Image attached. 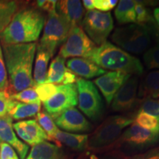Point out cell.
Segmentation results:
<instances>
[{
  "label": "cell",
  "mask_w": 159,
  "mask_h": 159,
  "mask_svg": "<svg viewBox=\"0 0 159 159\" xmlns=\"http://www.w3.org/2000/svg\"><path fill=\"white\" fill-rule=\"evenodd\" d=\"M36 47L35 42L2 45L9 78V93L13 91L15 94L35 85L33 78V65Z\"/></svg>",
  "instance_id": "cell-1"
},
{
  "label": "cell",
  "mask_w": 159,
  "mask_h": 159,
  "mask_svg": "<svg viewBox=\"0 0 159 159\" xmlns=\"http://www.w3.org/2000/svg\"><path fill=\"white\" fill-rule=\"evenodd\" d=\"M44 24V16L38 10H21L0 33V41L2 45L34 43L39 39Z\"/></svg>",
  "instance_id": "cell-2"
},
{
  "label": "cell",
  "mask_w": 159,
  "mask_h": 159,
  "mask_svg": "<svg viewBox=\"0 0 159 159\" xmlns=\"http://www.w3.org/2000/svg\"><path fill=\"white\" fill-rule=\"evenodd\" d=\"M87 59L102 69L112 71H121L131 75H140L144 71L138 58L107 41L95 47Z\"/></svg>",
  "instance_id": "cell-3"
},
{
  "label": "cell",
  "mask_w": 159,
  "mask_h": 159,
  "mask_svg": "<svg viewBox=\"0 0 159 159\" xmlns=\"http://www.w3.org/2000/svg\"><path fill=\"white\" fill-rule=\"evenodd\" d=\"M134 121V118L119 115L108 117L89 136L88 149L99 150L114 144L123 130L132 125Z\"/></svg>",
  "instance_id": "cell-4"
},
{
  "label": "cell",
  "mask_w": 159,
  "mask_h": 159,
  "mask_svg": "<svg viewBox=\"0 0 159 159\" xmlns=\"http://www.w3.org/2000/svg\"><path fill=\"white\" fill-rule=\"evenodd\" d=\"M111 40L123 49L134 54L144 52L151 43L149 29L137 24L116 28L111 35Z\"/></svg>",
  "instance_id": "cell-5"
},
{
  "label": "cell",
  "mask_w": 159,
  "mask_h": 159,
  "mask_svg": "<svg viewBox=\"0 0 159 159\" xmlns=\"http://www.w3.org/2000/svg\"><path fill=\"white\" fill-rule=\"evenodd\" d=\"M43 27V35L39 45L47 49L52 57L56 49L66 42L72 25L55 11L49 13Z\"/></svg>",
  "instance_id": "cell-6"
},
{
  "label": "cell",
  "mask_w": 159,
  "mask_h": 159,
  "mask_svg": "<svg viewBox=\"0 0 159 159\" xmlns=\"http://www.w3.org/2000/svg\"><path fill=\"white\" fill-rule=\"evenodd\" d=\"M76 86L80 110L91 120H99L102 114L103 104L94 83L83 78H77Z\"/></svg>",
  "instance_id": "cell-7"
},
{
  "label": "cell",
  "mask_w": 159,
  "mask_h": 159,
  "mask_svg": "<svg viewBox=\"0 0 159 159\" xmlns=\"http://www.w3.org/2000/svg\"><path fill=\"white\" fill-rule=\"evenodd\" d=\"M81 25L89 39L95 44H102L114 29V20L110 12H101L97 10L85 13Z\"/></svg>",
  "instance_id": "cell-8"
},
{
  "label": "cell",
  "mask_w": 159,
  "mask_h": 159,
  "mask_svg": "<svg viewBox=\"0 0 159 159\" xmlns=\"http://www.w3.org/2000/svg\"><path fill=\"white\" fill-rule=\"evenodd\" d=\"M96 47L80 26H72L66 42L60 49V56L66 57H83L87 58Z\"/></svg>",
  "instance_id": "cell-9"
},
{
  "label": "cell",
  "mask_w": 159,
  "mask_h": 159,
  "mask_svg": "<svg viewBox=\"0 0 159 159\" xmlns=\"http://www.w3.org/2000/svg\"><path fill=\"white\" fill-rule=\"evenodd\" d=\"M159 142V132H152L133 123L115 142L117 146L124 145L129 149L140 151Z\"/></svg>",
  "instance_id": "cell-10"
},
{
  "label": "cell",
  "mask_w": 159,
  "mask_h": 159,
  "mask_svg": "<svg viewBox=\"0 0 159 159\" xmlns=\"http://www.w3.org/2000/svg\"><path fill=\"white\" fill-rule=\"evenodd\" d=\"M43 105L46 112L53 119L65 111L75 108L77 105L76 84L58 85L57 92Z\"/></svg>",
  "instance_id": "cell-11"
},
{
  "label": "cell",
  "mask_w": 159,
  "mask_h": 159,
  "mask_svg": "<svg viewBox=\"0 0 159 159\" xmlns=\"http://www.w3.org/2000/svg\"><path fill=\"white\" fill-rule=\"evenodd\" d=\"M138 87V76L130 75L115 94L111 105L113 111L116 112H125L134 108L137 102Z\"/></svg>",
  "instance_id": "cell-12"
},
{
  "label": "cell",
  "mask_w": 159,
  "mask_h": 159,
  "mask_svg": "<svg viewBox=\"0 0 159 159\" xmlns=\"http://www.w3.org/2000/svg\"><path fill=\"white\" fill-rule=\"evenodd\" d=\"M54 119L57 127L67 133L89 132L93 128V125L76 108L65 111Z\"/></svg>",
  "instance_id": "cell-13"
},
{
  "label": "cell",
  "mask_w": 159,
  "mask_h": 159,
  "mask_svg": "<svg viewBox=\"0 0 159 159\" xmlns=\"http://www.w3.org/2000/svg\"><path fill=\"white\" fill-rule=\"evenodd\" d=\"M131 75L121 71H108L98 77L94 80V83L98 87L109 105L112 102L115 94Z\"/></svg>",
  "instance_id": "cell-14"
},
{
  "label": "cell",
  "mask_w": 159,
  "mask_h": 159,
  "mask_svg": "<svg viewBox=\"0 0 159 159\" xmlns=\"http://www.w3.org/2000/svg\"><path fill=\"white\" fill-rule=\"evenodd\" d=\"M13 128L24 142L33 147L49 140L47 134L35 119L16 122L13 125Z\"/></svg>",
  "instance_id": "cell-15"
},
{
  "label": "cell",
  "mask_w": 159,
  "mask_h": 159,
  "mask_svg": "<svg viewBox=\"0 0 159 159\" xmlns=\"http://www.w3.org/2000/svg\"><path fill=\"white\" fill-rule=\"evenodd\" d=\"M8 144L16 151L20 159H25L29 146L21 142L16 135L13 128V119L8 115L0 118V143Z\"/></svg>",
  "instance_id": "cell-16"
},
{
  "label": "cell",
  "mask_w": 159,
  "mask_h": 159,
  "mask_svg": "<svg viewBox=\"0 0 159 159\" xmlns=\"http://www.w3.org/2000/svg\"><path fill=\"white\" fill-rule=\"evenodd\" d=\"M66 65L68 69L75 75L83 77V79L100 77L107 72L90 60L83 57H72L67 61Z\"/></svg>",
  "instance_id": "cell-17"
},
{
  "label": "cell",
  "mask_w": 159,
  "mask_h": 159,
  "mask_svg": "<svg viewBox=\"0 0 159 159\" xmlns=\"http://www.w3.org/2000/svg\"><path fill=\"white\" fill-rule=\"evenodd\" d=\"M56 11L66 19L72 26H80L84 17V8L79 0L57 1Z\"/></svg>",
  "instance_id": "cell-18"
},
{
  "label": "cell",
  "mask_w": 159,
  "mask_h": 159,
  "mask_svg": "<svg viewBox=\"0 0 159 159\" xmlns=\"http://www.w3.org/2000/svg\"><path fill=\"white\" fill-rule=\"evenodd\" d=\"M25 159H69V157L59 146L45 141L33 146Z\"/></svg>",
  "instance_id": "cell-19"
},
{
  "label": "cell",
  "mask_w": 159,
  "mask_h": 159,
  "mask_svg": "<svg viewBox=\"0 0 159 159\" xmlns=\"http://www.w3.org/2000/svg\"><path fill=\"white\" fill-rule=\"evenodd\" d=\"M50 140L63 144L72 150L82 152L88 149L89 135L75 134L58 130Z\"/></svg>",
  "instance_id": "cell-20"
},
{
  "label": "cell",
  "mask_w": 159,
  "mask_h": 159,
  "mask_svg": "<svg viewBox=\"0 0 159 159\" xmlns=\"http://www.w3.org/2000/svg\"><path fill=\"white\" fill-rule=\"evenodd\" d=\"M51 55L47 49L38 44L36 47V56L35 61L33 80L36 85L45 83L48 71V63Z\"/></svg>",
  "instance_id": "cell-21"
},
{
  "label": "cell",
  "mask_w": 159,
  "mask_h": 159,
  "mask_svg": "<svg viewBox=\"0 0 159 159\" xmlns=\"http://www.w3.org/2000/svg\"><path fill=\"white\" fill-rule=\"evenodd\" d=\"M138 97L142 99L159 98V70L147 75L139 86Z\"/></svg>",
  "instance_id": "cell-22"
},
{
  "label": "cell",
  "mask_w": 159,
  "mask_h": 159,
  "mask_svg": "<svg viewBox=\"0 0 159 159\" xmlns=\"http://www.w3.org/2000/svg\"><path fill=\"white\" fill-rule=\"evenodd\" d=\"M134 0H121L115 9V17L121 25L128 23L136 24V12Z\"/></svg>",
  "instance_id": "cell-23"
},
{
  "label": "cell",
  "mask_w": 159,
  "mask_h": 159,
  "mask_svg": "<svg viewBox=\"0 0 159 159\" xmlns=\"http://www.w3.org/2000/svg\"><path fill=\"white\" fill-rule=\"evenodd\" d=\"M67 69H68L65 66V59L57 55L52 60L49 66L45 83L62 85Z\"/></svg>",
  "instance_id": "cell-24"
},
{
  "label": "cell",
  "mask_w": 159,
  "mask_h": 159,
  "mask_svg": "<svg viewBox=\"0 0 159 159\" xmlns=\"http://www.w3.org/2000/svg\"><path fill=\"white\" fill-rule=\"evenodd\" d=\"M41 102L40 103H22L16 101L14 106L9 111L8 116L12 119L20 120L28 117L34 116L40 112Z\"/></svg>",
  "instance_id": "cell-25"
},
{
  "label": "cell",
  "mask_w": 159,
  "mask_h": 159,
  "mask_svg": "<svg viewBox=\"0 0 159 159\" xmlns=\"http://www.w3.org/2000/svg\"><path fill=\"white\" fill-rule=\"evenodd\" d=\"M17 10V2L0 1V33L11 23Z\"/></svg>",
  "instance_id": "cell-26"
},
{
  "label": "cell",
  "mask_w": 159,
  "mask_h": 159,
  "mask_svg": "<svg viewBox=\"0 0 159 159\" xmlns=\"http://www.w3.org/2000/svg\"><path fill=\"white\" fill-rule=\"evenodd\" d=\"M134 123L152 132H159V118L142 112H138Z\"/></svg>",
  "instance_id": "cell-27"
},
{
  "label": "cell",
  "mask_w": 159,
  "mask_h": 159,
  "mask_svg": "<svg viewBox=\"0 0 159 159\" xmlns=\"http://www.w3.org/2000/svg\"><path fill=\"white\" fill-rule=\"evenodd\" d=\"M36 116L38 123L47 134L49 140H50L59 130L57 125H55L54 120L50 115H49L46 111H40L38 113Z\"/></svg>",
  "instance_id": "cell-28"
},
{
  "label": "cell",
  "mask_w": 159,
  "mask_h": 159,
  "mask_svg": "<svg viewBox=\"0 0 159 159\" xmlns=\"http://www.w3.org/2000/svg\"><path fill=\"white\" fill-rule=\"evenodd\" d=\"M10 98L13 100L22 103H40L39 96H38L36 91L34 87H31L25 90L20 91V92L11 94Z\"/></svg>",
  "instance_id": "cell-29"
},
{
  "label": "cell",
  "mask_w": 159,
  "mask_h": 159,
  "mask_svg": "<svg viewBox=\"0 0 159 159\" xmlns=\"http://www.w3.org/2000/svg\"><path fill=\"white\" fill-rule=\"evenodd\" d=\"M143 60L148 69H159V41L157 44L145 52Z\"/></svg>",
  "instance_id": "cell-30"
},
{
  "label": "cell",
  "mask_w": 159,
  "mask_h": 159,
  "mask_svg": "<svg viewBox=\"0 0 159 159\" xmlns=\"http://www.w3.org/2000/svg\"><path fill=\"white\" fill-rule=\"evenodd\" d=\"M135 12H136V24L137 25L145 26L146 24L149 22H155L153 18L150 15V11L142 2L136 1Z\"/></svg>",
  "instance_id": "cell-31"
},
{
  "label": "cell",
  "mask_w": 159,
  "mask_h": 159,
  "mask_svg": "<svg viewBox=\"0 0 159 159\" xmlns=\"http://www.w3.org/2000/svg\"><path fill=\"white\" fill-rule=\"evenodd\" d=\"M58 85L52 83H43V84L35 85L34 88L39 96L41 102H44L57 92Z\"/></svg>",
  "instance_id": "cell-32"
},
{
  "label": "cell",
  "mask_w": 159,
  "mask_h": 159,
  "mask_svg": "<svg viewBox=\"0 0 159 159\" xmlns=\"http://www.w3.org/2000/svg\"><path fill=\"white\" fill-rule=\"evenodd\" d=\"M139 112L145 113L159 118V98H146L142 99Z\"/></svg>",
  "instance_id": "cell-33"
},
{
  "label": "cell",
  "mask_w": 159,
  "mask_h": 159,
  "mask_svg": "<svg viewBox=\"0 0 159 159\" xmlns=\"http://www.w3.org/2000/svg\"><path fill=\"white\" fill-rule=\"evenodd\" d=\"M11 94L8 89L0 91V118L7 116L9 111L14 106L16 100L10 98Z\"/></svg>",
  "instance_id": "cell-34"
},
{
  "label": "cell",
  "mask_w": 159,
  "mask_h": 159,
  "mask_svg": "<svg viewBox=\"0 0 159 159\" xmlns=\"http://www.w3.org/2000/svg\"><path fill=\"white\" fill-rule=\"evenodd\" d=\"M8 84L7 72L5 66V59H4L2 48L0 44V91L7 90L9 86Z\"/></svg>",
  "instance_id": "cell-35"
},
{
  "label": "cell",
  "mask_w": 159,
  "mask_h": 159,
  "mask_svg": "<svg viewBox=\"0 0 159 159\" xmlns=\"http://www.w3.org/2000/svg\"><path fill=\"white\" fill-rule=\"evenodd\" d=\"M93 2L94 8L104 13L114 9V7L119 2L117 0H93Z\"/></svg>",
  "instance_id": "cell-36"
},
{
  "label": "cell",
  "mask_w": 159,
  "mask_h": 159,
  "mask_svg": "<svg viewBox=\"0 0 159 159\" xmlns=\"http://www.w3.org/2000/svg\"><path fill=\"white\" fill-rule=\"evenodd\" d=\"M0 159H19L14 149L7 143H0Z\"/></svg>",
  "instance_id": "cell-37"
},
{
  "label": "cell",
  "mask_w": 159,
  "mask_h": 159,
  "mask_svg": "<svg viewBox=\"0 0 159 159\" xmlns=\"http://www.w3.org/2000/svg\"><path fill=\"white\" fill-rule=\"evenodd\" d=\"M125 159H159V146L149 150L143 153L127 157Z\"/></svg>",
  "instance_id": "cell-38"
},
{
  "label": "cell",
  "mask_w": 159,
  "mask_h": 159,
  "mask_svg": "<svg viewBox=\"0 0 159 159\" xmlns=\"http://www.w3.org/2000/svg\"><path fill=\"white\" fill-rule=\"evenodd\" d=\"M56 3L57 1L53 0H40L36 2L38 7L48 12V13L56 11Z\"/></svg>",
  "instance_id": "cell-39"
},
{
  "label": "cell",
  "mask_w": 159,
  "mask_h": 159,
  "mask_svg": "<svg viewBox=\"0 0 159 159\" xmlns=\"http://www.w3.org/2000/svg\"><path fill=\"white\" fill-rule=\"evenodd\" d=\"M68 69V68H67ZM77 77L72 71H71L69 69H67L66 72L64 79L62 83V85H69V84H75L77 81Z\"/></svg>",
  "instance_id": "cell-40"
},
{
  "label": "cell",
  "mask_w": 159,
  "mask_h": 159,
  "mask_svg": "<svg viewBox=\"0 0 159 159\" xmlns=\"http://www.w3.org/2000/svg\"><path fill=\"white\" fill-rule=\"evenodd\" d=\"M76 159H119V158H98V157H97L96 156H94V155H92V154H90L89 153V152H87V153H83V155H81V156H80L78 158H77Z\"/></svg>",
  "instance_id": "cell-41"
},
{
  "label": "cell",
  "mask_w": 159,
  "mask_h": 159,
  "mask_svg": "<svg viewBox=\"0 0 159 159\" xmlns=\"http://www.w3.org/2000/svg\"><path fill=\"white\" fill-rule=\"evenodd\" d=\"M83 5L84 6L85 8L87 10V11H93V10L94 9V2H93V0H83Z\"/></svg>",
  "instance_id": "cell-42"
},
{
  "label": "cell",
  "mask_w": 159,
  "mask_h": 159,
  "mask_svg": "<svg viewBox=\"0 0 159 159\" xmlns=\"http://www.w3.org/2000/svg\"><path fill=\"white\" fill-rule=\"evenodd\" d=\"M153 17L155 19V21L156 23L157 27L159 30V7H156L153 11Z\"/></svg>",
  "instance_id": "cell-43"
}]
</instances>
